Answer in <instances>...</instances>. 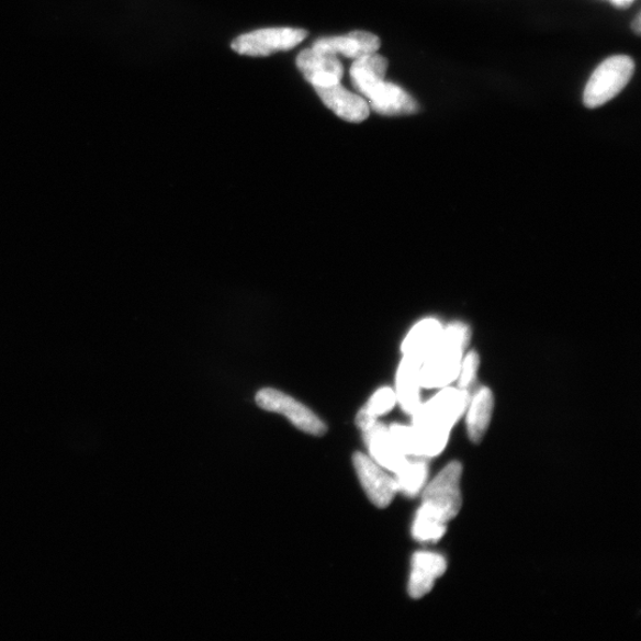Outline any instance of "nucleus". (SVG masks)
<instances>
[{
  "label": "nucleus",
  "mask_w": 641,
  "mask_h": 641,
  "mask_svg": "<svg viewBox=\"0 0 641 641\" xmlns=\"http://www.w3.org/2000/svg\"><path fill=\"white\" fill-rule=\"evenodd\" d=\"M421 362L413 357L404 356L397 372L396 397L402 409L413 415L420 405L419 369Z\"/></svg>",
  "instance_id": "nucleus-15"
},
{
  "label": "nucleus",
  "mask_w": 641,
  "mask_h": 641,
  "mask_svg": "<svg viewBox=\"0 0 641 641\" xmlns=\"http://www.w3.org/2000/svg\"><path fill=\"white\" fill-rule=\"evenodd\" d=\"M447 570L443 556L432 552H417L413 560V572L409 581V594L414 599H420L434 587L436 578L441 577Z\"/></svg>",
  "instance_id": "nucleus-13"
},
{
  "label": "nucleus",
  "mask_w": 641,
  "mask_h": 641,
  "mask_svg": "<svg viewBox=\"0 0 641 641\" xmlns=\"http://www.w3.org/2000/svg\"><path fill=\"white\" fill-rule=\"evenodd\" d=\"M471 337V328L462 323H454L443 328L439 340L421 361L420 387H446L457 381L463 351L469 346Z\"/></svg>",
  "instance_id": "nucleus-2"
},
{
  "label": "nucleus",
  "mask_w": 641,
  "mask_h": 641,
  "mask_svg": "<svg viewBox=\"0 0 641 641\" xmlns=\"http://www.w3.org/2000/svg\"><path fill=\"white\" fill-rule=\"evenodd\" d=\"M468 390L445 387L413 414V427L418 434L421 457L439 456L447 446L449 434L470 404Z\"/></svg>",
  "instance_id": "nucleus-1"
},
{
  "label": "nucleus",
  "mask_w": 641,
  "mask_h": 641,
  "mask_svg": "<svg viewBox=\"0 0 641 641\" xmlns=\"http://www.w3.org/2000/svg\"><path fill=\"white\" fill-rule=\"evenodd\" d=\"M256 403L261 409L284 415L297 429L313 436H323L327 427L307 406L284 392L263 389L257 393Z\"/></svg>",
  "instance_id": "nucleus-6"
},
{
  "label": "nucleus",
  "mask_w": 641,
  "mask_h": 641,
  "mask_svg": "<svg viewBox=\"0 0 641 641\" xmlns=\"http://www.w3.org/2000/svg\"><path fill=\"white\" fill-rule=\"evenodd\" d=\"M303 29L271 27L244 34L232 42V49L240 55L263 57L279 52H286L307 38Z\"/></svg>",
  "instance_id": "nucleus-5"
},
{
  "label": "nucleus",
  "mask_w": 641,
  "mask_h": 641,
  "mask_svg": "<svg viewBox=\"0 0 641 641\" xmlns=\"http://www.w3.org/2000/svg\"><path fill=\"white\" fill-rule=\"evenodd\" d=\"M461 475V463L451 462L431 481L424 494L421 506L446 524L458 516L462 506Z\"/></svg>",
  "instance_id": "nucleus-4"
},
{
  "label": "nucleus",
  "mask_w": 641,
  "mask_h": 641,
  "mask_svg": "<svg viewBox=\"0 0 641 641\" xmlns=\"http://www.w3.org/2000/svg\"><path fill=\"white\" fill-rule=\"evenodd\" d=\"M398 490L413 497L425 486L428 477L427 463L424 461L411 462L407 460L396 472Z\"/></svg>",
  "instance_id": "nucleus-18"
},
{
  "label": "nucleus",
  "mask_w": 641,
  "mask_h": 641,
  "mask_svg": "<svg viewBox=\"0 0 641 641\" xmlns=\"http://www.w3.org/2000/svg\"><path fill=\"white\" fill-rule=\"evenodd\" d=\"M468 415V430L471 440L475 443L483 440L487 431L493 414L494 397L488 387L480 389L476 395L470 401Z\"/></svg>",
  "instance_id": "nucleus-17"
},
{
  "label": "nucleus",
  "mask_w": 641,
  "mask_h": 641,
  "mask_svg": "<svg viewBox=\"0 0 641 641\" xmlns=\"http://www.w3.org/2000/svg\"><path fill=\"white\" fill-rule=\"evenodd\" d=\"M297 68L305 80L313 87H326L340 83L344 77V66L337 55L305 49L297 56Z\"/></svg>",
  "instance_id": "nucleus-8"
},
{
  "label": "nucleus",
  "mask_w": 641,
  "mask_h": 641,
  "mask_svg": "<svg viewBox=\"0 0 641 641\" xmlns=\"http://www.w3.org/2000/svg\"><path fill=\"white\" fill-rule=\"evenodd\" d=\"M370 109L386 116L412 115L419 112L417 101L398 85L384 81L369 99Z\"/></svg>",
  "instance_id": "nucleus-12"
},
{
  "label": "nucleus",
  "mask_w": 641,
  "mask_h": 641,
  "mask_svg": "<svg viewBox=\"0 0 641 641\" xmlns=\"http://www.w3.org/2000/svg\"><path fill=\"white\" fill-rule=\"evenodd\" d=\"M324 104L341 120L349 123H361L370 115V105L366 99L348 92L340 83L326 87H314Z\"/></svg>",
  "instance_id": "nucleus-9"
},
{
  "label": "nucleus",
  "mask_w": 641,
  "mask_h": 641,
  "mask_svg": "<svg viewBox=\"0 0 641 641\" xmlns=\"http://www.w3.org/2000/svg\"><path fill=\"white\" fill-rule=\"evenodd\" d=\"M480 368V357L475 351H471L461 361L459 371V389L468 390L475 382V378Z\"/></svg>",
  "instance_id": "nucleus-22"
},
{
  "label": "nucleus",
  "mask_w": 641,
  "mask_h": 641,
  "mask_svg": "<svg viewBox=\"0 0 641 641\" xmlns=\"http://www.w3.org/2000/svg\"><path fill=\"white\" fill-rule=\"evenodd\" d=\"M446 522L434 516L424 506L419 508L413 533L419 542L437 541L446 533Z\"/></svg>",
  "instance_id": "nucleus-19"
},
{
  "label": "nucleus",
  "mask_w": 641,
  "mask_h": 641,
  "mask_svg": "<svg viewBox=\"0 0 641 641\" xmlns=\"http://www.w3.org/2000/svg\"><path fill=\"white\" fill-rule=\"evenodd\" d=\"M381 38L367 32H352L346 36L325 37L314 42L313 49L333 55L359 58L376 53L381 48Z\"/></svg>",
  "instance_id": "nucleus-10"
},
{
  "label": "nucleus",
  "mask_w": 641,
  "mask_h": 641,
  "mask_svg": "<svg viewBox=\"0 0 641 641\" xmlns=\"http://www.w3.org/2000/svg\"><path fill=\"white\" fill-rule=\"evenodd\" d=\"M636 65L628 55L607 58L597 67L587 82L584 104L587 109H597L615 99L632 79Z\"/></svg>",
  "instance_id": "nucleus-3"
},
{
  "label": "nucleus",
  "mask_w": 641,
  "mask_h": 641,
  "mask_svg": "<svg viewBox=\"0 0 641 641\" xmlns=\"http://www.w3.org/2000/svg\"><path fill=\"white\" fill-rule=\"evenodd\" d=\"M353 464L360 483L369 495L370 501L378 507H387L400 491L397 481L385 473L381 465L366 454L356 453Z\"/></svg>",
  "instance_id": "nucleus-7"
},
{
  "label": "nucleus",
  "mask_w": 641,
  "mask_h": 641,
  "mask_svg": "<svg viewBox=\"0 0 641 641\" xmlns=\"http://www.w3.org/2000/svg\"><path fill=\"white\" fill-rule=\"evenodd\" d=\"M610 2L619 9H628L634 0H610Z\"/></svg>",
  "instance_id": "nucleus-23"
},
{
  "label": "nucleus",
  "mask_w": 641,
  "mask_h": 641,
  "mask_svg": "<svg viewBox=\"0 0 641 641\" xmlns=\"http://www.w3.org/2000/svg\"><path fill=\"white\" fill-rule=\"evenodd\" d=\"M389 61L376 53L356 58L351 67V79L356 90L370 99L385 81Z\"/></svg>",
  "instance_id": "nucleus-14"
},
{
  "label": "nucleus",
  "mask_w": 641,
  "mask_h": 641,
  "mask_svg": "<svg viewBox=\"0 0 641 641\" xmlns=\"http://www.w3.org/2000/svg\"><path fill=\"white\" fill-rule=\"evenodd\" d=\"M397 402L396 392L390 387L378 390L369 404L363 407L372 417L376 418L389 413Z\"/></svg>",
  "instance_id": "nucleus-21"
},
{
  "label": "nucleus",
  "mask_w": 641,
  "mask_h": 641,
  "mask_svg": "<svg viewBox=\"0 0 641 641\" xmlns=\"http://www.w3.org/2000/svg\"><path fill=\"white\" fill-rule=\"evenodd\" d=\"M363 441L370 448V453L379 465L396 473L407 461V458L401 453L395 442L392 441L389 428L374 421L368 429L362 430Z\"/></svg>",
  "instance_id": "nucleus-11"
},
{
  "label": "nucleus",
  "mask_w": 641,
  "mask_h": 641,
  "mask_svg": "<svg viewBox=\"0 0 641 641\" xmlns=\"http://www.w3.org/2000/svg\"><path fill=\"white\" fill-rule=\"evenodd\" d=\"M640 20H641V16H640V13H638L634 22L632 23V29L638 36L641 33V31H640L641 21Z\"/></svg>",
  "instance_id": "nucleus-24"
},
{
  "label": "nucleus",
  "mask_w": 641,
  "mask_h": 641,
  "mask_svg": "<svg viewBox=\"0 0 641 641\" xmlns=\"http://www.w3.org/2000/svg\"><path fill=\"white\" fill-rule=\"evenodd\" d=\"M442 329L443 327L439 320L435 318L420 320L406 335L402 344L403 355L418 359L420 362L424 361L436 341L439 340Z\"/></svg>",
  "instance_id": "nucleus-16"
},
{
  "label": "nucleus",
  "mask_w": 641,
  "mask_h": 641,
  "mask_svg": "<svg viewBox=\"0 0 641 641\" xmlns=\"http://www.w3.org/2000/svg\"><path fill=\"white\" fill-rule=\"evenodd\" d=\"M391 439L403 456L424 458L421 457L420 441L417 431L414 427L392 426L389 428Z\"/></svg>",
  "instance_id": "nucleus-20"
}]
</instances>
